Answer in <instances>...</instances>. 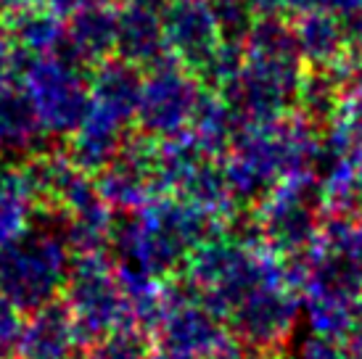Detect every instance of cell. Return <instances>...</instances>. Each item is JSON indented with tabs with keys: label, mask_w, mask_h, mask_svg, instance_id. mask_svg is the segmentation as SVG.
Wrapping results in <instances>:
<instances>
[{
	"label": "cell",
	"mask_w": 362,
	"mask_h": 359,
	"mask_svg": "<svg viewBox=\"0 0 362 359\" xmlns=\"http://www.w3.org/2000/svg\"><path fill=\"white\" fill-rule=\"evenodd\" d=\"M222 225L225 220L177 196H159L143 209L117 214L109 251L153 278H175L185 269L193 249L220 233Z\"/></svg>",
	"instance_id": "obj_1"
},
{
	"label": "cell",
	"mask_w": 362,
	"mask_h": 359,
	"mask_svg": "<svg viewBox=\"0 0 362 359\" xmlns=\"http://www.w3.org/2000/svg\"><path fill=\"white\" fill-rule=\"evenodd\" d=\"M71 251L59 230L32 225L0 243V296L19 310H37L64 290Z\"/></svg>",
	"instance_id": "obj_2"
},
{
	"label": "cell",
	"mask_w": 362,
	"mask_h": 359,
	"mask_svg": "<svg viewBox=\"0 0 362 359\" xmlns=\"http://www.w3.org/2000/svg\"><path fill=\"white\" fill-rule=\"evenodd\" d=\"M161 21L170 56L202 88H222L243 66V45L222 40L206 0H164Z\"/></svg>",
	"instance_id": "obj_3"
},
{
	"label": "cell",
	"mask_w": 362,
	"mask_h": 359,
	"mask_svg": "<svg viewBox=\"0 0 362 359\" xmlns=\"http://www.w3.org/2000/svg\"><path fill=\"white\" fill-rule=\"evenodd\" d=\"M262 249L278 259H299L317 249L325 206L317 177H296L275 185L254 209Z\"/></svg>",
	"instance_id": "obj_4"
},
{
	"label": "cell",
	"mask_w": 362,
	"mask_h": 359,
	"mask_svg": "<svg viewBox=\"0 0 362 359\" xmlns=\"http://www.w3.org/2000/svg\"><path fill=\"white\" fill-rule=\"evenodd\" d=\"M19 82L45 138H69L90 109V71L61 53L32 59Z\"/></svg>",
	"instance_id": "obj_5"
},
{
	"label": "cell",
	"mask_w": 362,
	"mask_h": 359,
	"mask_svg": "<svg viewBox=\"0 0 362 359\" xmlns=\"http://www.w3.org/2000/svg\"><path fill=\"white\" fill-rule=\"evenodd\" d=\"M202 90V82L172 56L159 61L156 66L143 71L135 130L153 140H167L188 132Z\"/></svg>",
	"instance_id": "obj_6"
},
{
	"label": "cell",
	"mask_w": 362,
	"mask_h": 359,
	"mask_svg": "<svg viewBox=\"0 0 362 359\" xmlns=\"http://www.w3.org/2000/svg\"><path fill=\"white\" fill-rule=\"evenodd\" d=\"M95 180V190L111 211L130 214L164 196L159 177V140L132 130Z\"/></svg>",
	"instance_id": "obj_7"
},
{
	"label": "cell",
	"mask_w": 362,
	"mask_h": 359,
	"mask_svg": "<svg viewBox=\"0 0 362 359\" xmlns=\"http://www.w3.org/2000/svg\"><path fill=\"white\" fill-rule=\"evenodd\" d=\"M64 293L69 314L77 317L82 328L95 333L111 328L127 312V299L117 280L111 251L71 257Z\"/></svg>",
	"instance_id": "obj_8"
},
{
	"label": "cell",
	"mask_w": 362,
	"mask_h": 359,
	"mask_svg": "<svg viewBox=\"0 0 362 359\" xmlns=\"http://www.w3.org/2000/svg\"><path fill=\"white\" fill-rule=\"evenodd\" d=\"M161 6L164 0H117V56L143 71L170 59Z\"/></svg>",
	"instance_id": "obj_9"
},
{
	"label": "cell",
	"mask_w": 362,
	"mask_h": 359,
	"mask_svg": "<svg viewBox=\"0 0 362 359\" xmlns=\"http://www.w3.org/2000/svg\"><path fill=\"white\" fill-rule=\"evenodd\" d=\"M56 53L90 71L117 56V6L103 3L74 11L64 19V37Z\"/></svg>",
	"instance_id": "obj_10"
},
{
	"label": "cell",
	"mask_w": 362,
	"mask_h": 359,
	"mask_svg": "<svg viewBox=\"0 0 362 359\" xmlns=\"http://www.w3.org/2000/svg\"><path fill=\"white\" fill-rule=\"evenodd\" d=\"M293 37L299 56L307 66L315 69H336L354 50L349 21L333 11H304L291 16Z\"/></svg>",
	"instance_id": "obj_11"
},
{
	"label": "cell",
	"mask_w": 362,
	"mask_h": 359,
	"mask_svg": "<svg viewBox=\"0 0 362 359\" xmlns=\"http://www.w3.org/2000/svg\"><path fill=\"white\" fill-rule=\"evenodd\" d=\"M143 88V69L111 56L90 69V106L135 127V111Z\"/></svg>",
	"instance_id": "obj_12"
},
{
	"label": "cell",
	"mask_w": 362,
	"mask_h": 359,
	"mask_svg": "<svg viewBox=\"0 0 362 359\" xmlns=\"http://www.w3.org/2000/svg\"><path fill=\"white\" fill-rule=\"evenodd\" d=\"M132 130L135 127H130V124H124V122L114 119V117L90 106L80 127L66 138L64 151H66V156L82 172L98 175L114 159V153L119 151V146Z\"/></svg>",
	"instance_id": "obj_13"
},
{
	"label": "cell",
	"mask_w": 362,
	"mask_h": 359,
	"mask_svg": "<svg viewBox=\"0 0 362 359\" xmlns=\"http://www.w3.org/2000/svg\"><path fill=\"white\" fill-rule=\"evenodd\" d=\"M37 114L21 82H0V156H27L42 143Z\"/></svg>",
	"instance_id": "obj_14"
},
{
	"label": "cell",
	"mask_w": 362,
	"mask_h": 359,
	"mask_svg": "<svg viewBox=\"0 0 362 359\" xmlns=\"http://www.w3.org/2000/svg\"><path fill=\"white\" fill-rule=\"evenodd\" d=\"M0 27L11 42L32 59L56 53L64 37V16L40 3H30L6 13L0 19Z\"/></svg>",
	"instance_id": "obj_15"
},
{
	"label": "cell",
	"mask_w": 362,
	"mask_h": 359,
	"mask_svg": "<svg viewBox=\"0 0 362 359\" xmlns=\"http://www.w3.org/2000/svg\"><path fill=\"white\" fill-rule=\"evenodd\" d=\"M37 222V204L32 199L19 156H0V243L16 238Z\"/></svg>",
	"instance_id": "obj_16"
},
{
	"label": "cell",
	"mask_w": 362,
	"mask_h": 359,
	"mask_svg": "<svg viewBox=\"0 0 362 359\" xmlns=\"http://www.w3.org/2000/svg\"><path fill=\"white\" fill-rule=\"evenodd\" d=\"M341 109V80L336 69L307 66L293 95V111L315 127H325Z\"/></svg>",
	"instance_id": "obj_17"
},
{
	"label": "cell",
	"mask_w": 362,
	"mask_h": 359,
	"mask_svg": "<svg viewBox=\"0 0 362 359\" xmlns=\"http://www.w3.org/2000/svg\"><path fill=\"white\" fill-rule=\"evenodd\" d=\"M211 8V16L217 21L222 40L233 45H243L249 32L259 19V11L254 0H206Z\"/></svg>",
	"instance_id": "obj_18"
},
{
	"label": "cell",
	"mask_w": 362,
	"mask_h": 359,
	"mask_svg": "<svg viewBox=\"0 0 362 359\" xmlns=\"http://www.w3.org/2000/svg\"><path fill=\"white\" fill-rule=\"evenodd\" d=\"M32 56L21 53L0 27V82H19Z\"/></svg>",
	"instance_id": "obj_19"
},
{
	"label": "cell",
	"mask_w": 362,
	"mask_h": 359,
	"mask_svg": "<svg viewBox=\"0 0 362 359\" xmlns=\"http://www.w3.org/2000/svg\"><path fill=\"white\" fill-rule=\"evenodd\" d=\"M37 3H40V6H48V8H53L56 13H61V16L66 19L74 11L90 8V6H103V3H117V0H37Z\"/></svg>",
	"instance_id": "obj_20"
},
{
	"label": "cell",
	"mask_w": 362,
	"mask_h": 359,
	"mask_svg": "<svg viewBox=\"0 0 362 359\" xmlns=\"http://www.w3.org/2000/svg\"><path fill=\"white\" fill-rule=\"evenodd\" d=\"M349 32H352V42L354 48L362 50V0L357 3V8H354V13L349 16Z\"/></svg>",
	"instance_id": "obj_21"
}]
</instances>
